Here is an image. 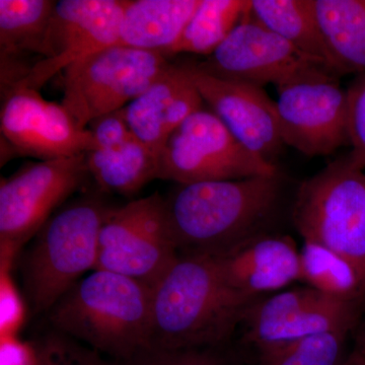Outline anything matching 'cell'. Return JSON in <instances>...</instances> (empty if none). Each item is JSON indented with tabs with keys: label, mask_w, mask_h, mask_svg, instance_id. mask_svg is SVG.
<instances>
[{
	"label": "cell",
	"mask_w": 365,
	"mask_h": 365,
	"mask_svg": "<svg viewBox=\"0 0 365 365\" xmlns=\"http://www.w3.org/2000/svg\"><path fill=\"white\" fill-rule=\"evenodd\" d=\"M281 175L179 185L165 198L179 257H215L266 234L280 207Z\"/></svg>",
	"instance_id": "1"
},
{
	"label": "cell",
	"mask_w": 365,
	"mask_h": 365,
	"mask_svg": "<svg viewBox=\"0 0 365 365\" xmlns=\"http://www.w3.org/2000/svg\"><path fill=\"white\" fill-rule=\"evenodd\" d=\"M257 299L228 287L210 257H179L153 288L148 346L222 347Z\"/></svg>",
	"instance_id": "2"
},
{
	"label": "cell",
	"mask_w": 365,
	"mask_h": 365,
	"mask_svg": "<svg viewBox=\"0 0 365 365\" xmlns=\"http://www.w3.org/2000/svg\"><path fill=\"white\" fill-rule=\"evenodd\" d=\"M153 288L128 276L93 270L49 311L55 331L119 360L148 346Z\"/></svg>",
	"instance_id": "3"
},
{
	"label": "cell",
	"mask_w": 365,
	"mask_h": 365,
	"mask_svg": "<svg viewBox=\"0 0 365 365\" xmlns=\"http://www.w3.org/2000/svg\"><path fill=\"white\" fill-rule=\"evenodd\" d=\"M97 197H85L49 218L21 255L20 270L33 314L48 312L97 266L98 237L111 212Z\"/></svg>",
	"instance_id": "4"
},
{
	"label": "cell",
	"mask_w": 365,
	"mask_h": 365,
	"mask_svg": "<svg viewBox=\"0 0 365 365\" xmlns=\"http://www.w3.org/2000/svg\"><path fill=\"white\" fill-rule=\"evenodd\" d=\"M292 217L304 242L350 264L365 292V173L349 153L300 184Z\"/></svg>",
	"instance_id": "5"
},
{
	"label": "cell",
	"mask_w": 365,
	"mask_h": 365,
	"mask_svg": "<svg viewBox=\"0 0 365 365\" xmlns=\"http://www.w3.org/2000/svg\"><path fill=\"white\" fill-rule=\"evenodd\" d=\"M167 57L114 46L63 71L61 104L83 128L96 118L123 109L163 76Z\"/></svg>",
	"instance_id": "6"
},
{
	"label": "cell",
	"mask_w": 365,
	"mask_h": 365,
	"mask_svg": "<svg viewBox=\"0 0 365 365\" xmlns=\"http://www.w3.org/2000/svg\"><path fill=\"white\" fill-rule=\"evenodd\" d=\"M278 174L277 165L249 150L204 107L170 134L160 153V179L179 185Z\"/></svg>",
	"instance_id": "7"
},
{
	"label": "cell",
	"mask_w": 365,
	"mask_h": 365,
	"mask_svg": "<svg viewBox=\"0 0 365 365\" xmlns=\"http://www.w3.org/2000/svg\"><path fill=\"white\" fill-rule=\"evenodd\" d=\"M178 259L165 198L155 193L112 209L100 232L95 270L122 274L153 288Z\"/></svg>",
	"instance_id": "8"
},
{
	"label": "cell",
	"mask_w": 365,
	"mask_h": 365,
	"mask_svg": "<svg viewBox=\"0 0 365 365\" xmlns=\"http://www.w3.org/2000/svg\"><path fill=\"white\" fill-rule=\"evenodd\" d=\"M90 176L85 155L29 163L0 185L1 265L13 263L55 209Z\"/></svg>",
	"instance_id": "9"
},
{
	"label": "cell",
	"mask_w": 365,
	"mask_h": 365,
	"mask_svg": "<svg viewBox=\"0 0 365 365\" xmlns=\"http://www.w3.org/2000/svg\"><path fill=\"white\" fill-rule=\"evenodd\" d=\"M196 66L223 81L262 88L271 83L278 90L304 81L337 78L324 64L261 25L251 11L222 45Z\"/></svg>",
	"instance_id": "10"
},
{
	"label": "cell",
	"mask_w": 365,
	"mask_h": 365,
	"mask_svg": "<svg viewBox=\"0 0 365 365\" xmlns=\"http://www.w3.org/2000/svg\"><path fill=\"white\" fill-rule=\"evenodd\" d=\"M364 311L365 299L342 302L309 287L295 288L257 299L242 319V340L259 348L319 334H350Z\"/></svg>",
	"instance_id": "11"
},
{
	"label": "cell",
	"mask_w": 365,
	"mask_h": 365,
	"mask_svg": "<svg viewBox=\"0 0 365 365\" xmlns=\"http://www.w3.org/2000/svg\"><path fill=\"white\" fill-rule=\"evenodd\" d=\"M125 0L56 1L47 38V53L18 86L39 91L67 67L119 45Z\"/></svg>",
	"instance_id": "12"
},
{
	"label": "cell",
	"mask_w": 365,
	"mask_h": 365,
	"mask_svg": "<svg viewBox=\"0 0 365 365\" xmlns=\"http://www.w3.org/2000/svg\"><path fill=\"white\" fill-rule=\"evenodd\" d=\"M0 129L11 150L41 160L76 157L97 150L95 138L66 111L39 91L14 86L1 93Z\"/></svg>",
	"instance_id": "13"
},
{
	"label": "cell",
	"mask_w": 365,
	"mask_h": 365,
	"mask_svg": "<svg viewBox=\"0 0 365 365\" xmlns=\"http://www.w3.org/2000/svg\"><path fill=\"white\" fill-rule=\"evenodd\" d=\"M278 93L276 110L285 145L319 157L349 144L347 93L337 78L294 83Z\"/></svg>",
	"instance_id": "14"
},
{
	"label": "cell",
	"mask_w": 365,
	"mask_h": 365,
	"mask_svg": "<svg viewBox=\"0 0 365 365\" xmlns=\"http://www.w3.org/2000/svg\"><path fill=\"white\" fill-rule=\"evenodd\" d=\"M190 78L216 116L249 150L276 165L284 148L276 102L258 86L223 81L201 71L196 64H184Z\"/></svg>",
	"instance_id": "15"
},
{
	"label": "cell",
	"mask_w": 365,
	"mask_h": 365,
	"mask_svg": "<svg viewBox=\"0 0 365 365\" xmlns=\"http://www.w3.org/2000/svg\"><path fill=\"white\" fill-rule=\"evenodd\" d=\"M212 259L228 287L254 299L300 281L299 251L287 235H258Z\"/></svg>",
	"instance_id": "16"
},
{
	"label": "cell",
	"mask_w": 365,
	"mask_h": 365,
	"mask_svg": "<svg viewBox=\"0 0 365 365\" xmlns=\"http://www.w3.org/2000/svg\"><path fill=\"white\" fill-rule=\"evenodd\" d=\"M203 105L184 66L173 64L124 111L132 134L160 153L170 134Z\"/></svg>",
	"instance_id": "17"
},
{
	"label": "cell",
	"mask_w": 365,
	"mask_h": 365,
	"mask_svg": "<svg viewBox=\"0 0 365 365\" xmlns=\"http://www.w3.org/2000/svg\"><path fill=\"white\" fill-rule=\"evenodd\" d=\"M200 0H126L119 45L173 55Z\"/></svg>",
	"instance_id": "18"
},
{
	"label": "cell",
	"mask_w": 365,
	"mask_h": 365,
	"mask_svg": "<svg viewBox=\"0 0 365 365\" xmlns=\"http://www.w3.org/2000/svg\"><path fill=\"white\" fill-rule=\"evenodd\" d=\"M86 160L90 176L107 193L135 195L160 179V153L135 136L116 148L88 151Z\"/></svg>",
	"instance_id": "19"
},
{
	"label": "cell",
	"mask_w": 365,
	"mask_h": 365,
	"mask_svg": "<svg viewBox=\"0 0 365 365\" xmlns=\"http://www.w3.org/2000/svg\"><path fill=\"white\" fill-rule=\"evenodd\" d=\"M252 16L339 76L319 28L313 0H251Z\"/></svg>",
	"instance_id": "20"
},
{
	"label": "cell",
	"mask_w": 365,
	"mask_h": 365,
	"mask_svg": "<svg viewBox=\"0 0 365 365\" xmlns=\"http://www.w3.org/2000/svg\"><path fill=\"white\" fill-rule=\"evenodd\" d=\"M338 74L365 72V0H313Z\"/></svg>",
	"instance_id": "21"
},
{
	"label": "cell",
	"mask_w": 365,
	"mask_h": 365,
	"mask_svg": "<svg viewBox=\"0 0 365 365\" xmlns=\"http://www.w3.org/2000/svg\"><path fill=\"white\" fill-rule=\"evenodd\" d=\"M56 1L0 0V60L44 59ZM28 62V61H26Z\"/></svg>",
	"instance_id": "22"
},
{
	"label": "cell",
	"mask_w": 365,
	"mask_h": 365,
	"mask_svg": "<svg viewBox=\"0 0 365 365\" xmlns=\"http://www.w3.org/2000/svg\"><path fill=\"white\" fill-rule=\"evenodd\" d=\"M251 9V0H200L173 55L210 56Z\"/></svg>",
	"instance_id": "23"
},
{
	"label": "cell",
	"mask_w": 365,
	"mask_h": 365,
	"mask_svg": "<svg viewBox=\"0 0 365 365\" xmlns=\"http://www.w3.org/2000/svg\"><path fill=\"white\" fill-rule=\"evenodd\" d=\"M300 281L327 297L356 302L365 299V292L350 264L331 250L304 242L299 251Z\"/></svg>",
	"instance_id": "24"
},
{
	"label": "cell",
	"mask_w": 365,
	"mask_h": 365,
	"mask_svg": "<svg viewBox=\"0 0 365 365\" xmlns=\"http://www.w3.org/2000/svg\"><path fill=\"white\" fill-rule=\"evenodd\" d=\"M349 333L331 332L256 348L259 365H343Z\"/></svg>",
	"instance_id": "25"
},
{
	"label": "cell",
	"mask_w": 365,
	"mask_h": 365,
	"mask_svg": "<svg viewBox=\"0 0 365 365\" xmlns=\"http://www.w3.org/2000/svg\"><path fill=\"white\" fill-rule=\"evenodd\" d=\"M220 348L163 349L145 346L126 359L112 362L113 365H232Z\"/></svg>",
	"instance_id": "26"
},
{
	"label": "cell",
	"mask_w": 365,
	"mask_h": 365,
	"mask_svg": "<svg viewBox=\"0 0 365 365\" xmlns=\"http://www.w3.org/2000/svg\"><path fill=\"white\" fill-rule=\"evenodd\" d=\"M34 349L37 365H113L112 360L105 359L101 353L55 330Z\"/></svg>",
	"instance_id": "27"
},
{
	"label": "cell",
	"mask_w": 365,
	"mask_h": 365,
	"mask_svg": "<svg viewBox=\"0 0 365 365\" xmlns=\"http://www.w3.org/2000/svg\"><path fill=\"white\" fill-rule=\"evenodd\" d=\"M347 93L348 136L350 157L365 170V72L357 74Z\"/></svg>",
	"instance_id": "28"
},
{
	"label": "cell",
	"mask_w": 365,
	"mask_h": 365,
	"mask_svg": "<svg viewBox=\"0 0 365 365\" xmlns=\"http://www.w3.org/2000/svg\"><path fill=\"white\" fill-rule=\"evenodd\" d=\"M86 128L97 143V150L116 148L133 138L123 109L96 118Z\"/></svg>",
	"instance_id": "29"
},
{
	"label": "cell",
	"mask_w": 365,
	"mask_h": 365,
	"mask_svg": "<svg viewBox=\"0 0 365 365\" xmlns=\"http://www.w3.org/2000/svg\"><path fill=\"white\" fill-rule=\"evenodd\" d=\"M1 337L13 336L16 327L20 325L23 307L7 277L9 267H1Z\"/></svg>",
	"instance_id": "30"
},
{
	"label": "cell",
	"mask_w": 365,
	"mask_h": 365,
	"mask_svg": "<svg viewBox=\"0 0 365 365\" xmlns=\"http://www.w3.org/2000/svg\"><path fill=\"white\" fill-rule=\"evenodd\" d=\"M1 338V365H37L34 346L21 344L14 336Z\"/></svg>",
	"instance_id": "31"
},
{
	"label": "cell",
	"mask_w": 365,
	"mask_h": 365,
	"mask_svg": "<svg viewBox=\"0 0 365 365\" xmlns=\"http://www.w3.org/2000/svg\"><path fill=\"white\" fill-rule=\"evenodd\" d=\"M343 365H365V355L354 348V350L348 354Z\"/></svg>",
	"instance_id": "32"
},
{
	"label": "cell",
	"mask_w": 365,
	"mask_h": 365,
	"mask_svg": "<svg viewBox=\"0 0 365 365\" xmlns=\"http://www.w3.org/2000/svg\"><path fill=\"white\" fill-rule=\"evenodd\" d=\"M355 349L359 350V352L365 355V324L360 329L359 334H357Z\"/></svg>",
	"instance_id": "33"
}]
</instances>
